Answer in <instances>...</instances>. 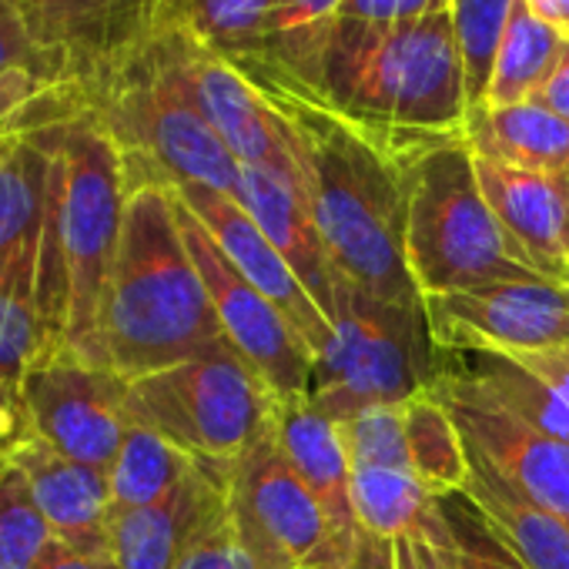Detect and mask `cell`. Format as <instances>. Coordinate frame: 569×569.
<instances>
[{"instance_id": "4dcf8cb0", "label": "cell", "mask_w": 569, "mask_h": 569, "mask_svg": "<svg viewBox=\"0 0 569 569\" xmlns=\"http://www.w3.org/2000/svg\"><path fill=\"white\" fill-rule=\"evenodd\" d=\"M352 506L359 529L382 542H399L432 506L412 466H352Z\"/></svg>"}, {"instance_id": "f6af8a7d", "label": "cell", "mask_w": 569, "mask_h": 569, "mask_svg": "<svg viewBox=\"0 0 569 569\" xmlns=\"http://www.w3.org/2000/svg\"><path fill=\"white\" fill-rule=\"evenodd\" d=\"M526 8L569 41V0H526Z\"/></svg>"}, {"instance_id": "44dd1931", "label": "cell", "mask_w": 569, "mask_h": 569, "mask_svg": "<svg viewBox=\"0 0 569 569\" xmlns=\"http://www.w3.org/2000/svg\"><path fill=\"white\" fill-rule=\"evenodd\" d=\"M228 496V486L204 466L161 502L111 516V559L118 569H178L181 552L204 512Z\"/></svg>"}, {"instance_id": "603a6c76", "label": "cell", "mask_w": 569, "mask_h": 569, "mask_svg": "<svg viewBox=\"0 0 569 569\" xmlns=\"http://www.w3.org/2000/svg\"><path fill=\"white\" fill-rule=\"evenodd\" d=\"M469 476L462 492L489 519L499 539L526 569H569V522L522 496L482 456L466 449Z\"/></svg>"}, {"instance_id": "ac0fdd59", "label": "cell", "mask_w": 569, "mask_h": 569, "mask_svg": "<svg viewBox=\"0 0 569 569\" xmlns=\"http://www.w3.org/2000/svg\"><path fill=\"white\" fill-rule=\"evenodd\" d=\"M472 161L499 224L546 281L569 284V174L519 171L486 158Z\"/></svg>"}, {"instance_id": "7402d4cb", "label": "cell", "mask_w": 569, "mask_h": 569, "mask_svg": "<svg viewBox=\"0 0 569 569\" xmlns=\"http://www.w3.org/2000/svg\"><path fill=\"white\" fill-rule=\"evenodd\" d=\"M396 569H526L476 502L459 489L432 496L409 536L396 542Z\"/></svg>"}, {"instance_id": "e575fe53", "label": "cell", "mask_w": 569, "mask_h": 569, "mask_svg": "<svg viewBox=\"0 0 569 569\" xmlns=\"http://www.w3.org/2000/svg\"><path fill=\"white\" fill-rule=\"evenodd\" d=\"M512 4L516 0H449V21H452L456 48L462 58L469 111L479 108L486 98L492 61H496L499 41L506 34Z\"/></svg>"}, {"instance_id": "ba28073f", "label": "cell", "mask_w": 569, "mask_h": 569, "mask_svg": "<svg viewBox=\"0 0 569 569\" xmlns=\"http://www.w3.org/2000/svg\"><path fill=\"white\" fill-rule=\"evenodd\" d=\"M332 346L312 362L306 399L332 422L376 406H406L436 379V339L426 306H392L336 278Z\"/></svg>"}, {"instance_id": "60d3db41", "label": "cell", "mask_w": 569, "mask_h": 569, "mask_svg": "<svg viewBox=\"0 0 569 569\" xmlns=\"http://www.w3.org/2000/svg\"><path fill=\"white\" fill-rule=\"evenodd\" d=\"M28 432H31V422H28L18 382L0 379V459H4L11 446L24 439Z\"/></svg>"}, {"instance_id": "9c48e42d", "label": "cell", "mask_w": 569, "mask_h": 569, "mask_svg": "<svg viewBox=\"0 0 569 569\" xmlns=\"http://www.w3.org/2000/svg\"><path fill=\"white\" fill-rule=\"evenodd\" d=\"M228 512L254 569H302L316 562L352 569L322 502L284 459L274 429L234 466Z\"/></svg>"}, {"instance_id": "d6a6232c", "label": "cell", "mask_w": 569, "mask_h": 569, "mask_svg": "<svg viewBox=\"0 0 569 569\" xmlns=\"http://www.w3.org/2000/svg\"><path fill=\"white\" fill-rule=\"evenodd\" d=\"M51 148L44 128L14 134L0 158V251L44 214Z\"/></svg>"}, {"instance_id": "ab89813d", "label": "cell", "mask_w": 569, "mask_h": 569, "mask_svg": "<svg viewBox=\"0 0 569 569\" xmlns=\"http://www.w3.org/2000/svg\"><path fill=\"white\" fill-rule=\"evenodd\" d=\"M449 11V0H346L339 21H362V24H402L419 21L429 14Z\"/></svg>"}, {"instance_id": "83f0119b", "label": "cell", "mask_w": 569, "mask_h": 569, "mask_svg": "<svg viewBox=\"0 0 569 569\" xmlns=\"http://www.w3.org/2000/svg\"><path fill=\"white\" fill-rule=\"evenodd\" d=\"M562 48L566 38L546 21H539L526 8V0H516L479 108H509V104L532 101L542 81L549 78V71L556 68Z\"/></svg>"}, {"instance_id": "2e32d148", "label": "cell", "mask_w": 569, "mask_h": 569, "mask_svg": "<svg viewBox=\"0 0 569 569\" xmlns=\"http://www.w3.org/2000/svg\"><path fill=\"white\" fill-rule=\"evenodd\" d=\"M171 191L208 228V234L218 241V248L228 254V261L284 319H289V326L299 332V339L306 342L312 359H319L332 346L336 326L319 309V302L302 284V278L292 271V264L281 258V251L254 224V218L231 194H221L204 184H171Z\"/></svg>"}, {"instance_id": "b9f144b4", "label": "cell", "mask_w": 569, "mask_h": 569, "mask_svg": "<svg viewBox=\"0 0 569 569\" xmlns=\"http://www.w3.org/2000/svg\"><path fill=\"white\" fill-rule=\"evenodd\" d=\"M536 104H542L546 111H552L556 118L569 121V41L556 61V68L549 71V78L542 81V88L532 98Z\"/></svg>"}, {"instance_id": "1f68e13d", "label": "cell", "mask_w": 569, "mask_h": 569, "mask_svg": "<svg viewBox=\"0 0 569 569\" xmlns=\"http://www.w3.org/2000/svg\"><path fill=\"white\" fill-rule=\"evenodd\" d=\"M406 442L412 472L419 476L429 496H449L466 486L469 459L462 436L432 392H422L406 402Z\"/></svg>"}, {"instance_id": "ffe728a7", "label": "cell", "mask_w": 569, "mask_h": 569, "mask_svg": "<svg viewBox=\"0 0 569 569\" xmlns=\"http://www.w3.org/2000/svg\"><path fill=\"white\" fill-rule=\"evenodd\" d=\"M274 439L292 462V469L302 476V482L316 492L322 502L339 542L356 559L362 529L352 506V462L342 446L339 426L316 412L309 402H278L274 416Z\"/></svg>"}, {"instance_id": "484cf974", "label": "cell", "mask_w": 569, "mask_h": 569, "mask_svg": "<svg viewBox=\"0 0 569 569\" xmlns=\"http://www.w3.org/2000/svg\"><path fill=\"white\" fill-rule=\"evenodd\" d=\"M436 369L456 372L472 382L506 412L519 416L532 429L569 442V399L542 382L519 359L486 349H442L436 346Z\"/></svg>"}, {"instance_id": "d590c367", "label": "cell", "mask_w": 569, "mask_h": 569, "mask_svg": "<svg viewBox=\"0 0 569 569\" xmlns=\"http://www.w3.org/2000/svg\"><path fill=\"white\" fill-rule=\"evenodd\" d=\"M84 104L74 91L51 88L38 74H8L0 78V138L51 128Z\"/></svg>"}, {"instance_id": "6da1fadb", "label": "cell", "mask_w": 569, "mask_h": 569, "mask_svg": "<svg viewBox=\"0 0 569 569\" xmlns=\"http://www.w3.org/2000/svg\"><path fill=\"white\" fill-rule=\"evenodd\" d=\"M251 84L292 124L306 198L336 274L372 299L419 309L422 292L406 261L402 161L302 88Z\"/></svg>"}, {"instance_id": "7dc6e473", "label": "cell", "mask_w": 569, "mask_h": 569, "mask_svg": "<svg viewBox=\"0 0 569 569\" xmlns=\"http://www.w3.org/2000/svg\"><path fill=\"white\" fill-rule=\"evenodd\" d=\"M18 4H21V11L31 18V14H34V8H38V0H18Z\"/></svg>"}, {"instance_id": "8fae6325", "label": "cell", "mask_w": 569, "mask_h": 569, "mask_svg": "<svg viewBox=\"0 0 569 569\" xmlns=\"http://www.w3.org/2000/svg\"><path fill=\"white\" fill-rule=\"evenodd\" d=\"M174 208H178V224H181L184 244H188L191 261L204 281L208 299L218 312L224 336L261 372V379L278 396V402L306 399L316 359L306 349V342L299 339V332L228 261V254L218 248V241L208 234V228L178 201V194H174Z\"/></svg>"}, {"instance_id": "4316f807", "label": "cell", "mask_w": 569, "mask_h": 569, "mask_svg": "<svg viewBox=\"0 0 569 569\" xmlns=\"http://www.w3.org/2000/svg\"><path fill=\"white\" fill-rule=\"evenodd\" d=\"M44 214L0 251V379L21 382L41 352Z\"/></svg>"}, {"instance_id": "836d02e7", "label": "cell", "mask_w": 569, "mask_h": 569, "mask_svg": "<svg viewBox=\"0 0 569 569\" xmlns=\"http://www.w3.org/2000/svg\"><path fill=\"white\" fill-rule=\"evenodd\" d=\"M58 542L44 512L38 509L24 472L0 459V569H38Z\"/></svg>"}, {"instance_id": "cb8c5ba5", "label": "cell", "mask_w": 569, "mask_h": 569, "mask_svg": "<svg viewBox=\"0 0 569 569\" xmlns=\"http://www.w3.org/2000/svg\"><path fill=\"white\" fill-rule=\"evenodd\" d=\"M462 141L472 158L519 171L569 174V121L536 101L509 108H472L462 121Z\"/></svg>"}, {"instance_id": "7a4b0ae2", "label": "cell", "mask_w": 569, "mask_h": 569, "mask_svg": "<svg viewBox=\"0 0 569 569\" xmlns=\"http://www.w3.org/2000/svg\"><path fill=\"white\" fill-rule=\"evenodd\" d=\"M44 138L51 174L41 238V352H71L101 366V312L128 208L124 154L88 108L44 128Z\"/></svg>"}, {"instance_id": "8d00e7d4", "label": "cell", "mask_w": 569, "mask_h": 569, "mask_svg": "<svg viewBox=\"0 0 569 569\" xmlns=\"http://www.w3.org/2000/svg\"><path fill=\"white\" fill-rule=\"evenodd\" d=\"M336 426L352 466H412L406 442V406H376Z\"/></svg>"}, {"instance_id": "ee69618b", "label": "cell", "mask_w": 569, "mask_h": 569, "mask_svg": "<svg viewBox=\"0 0 569 569\" xmlns=\"http://www.w3.org/2000/svg\"><path fill=\"white\" fill-rule=\"evenodd\" d=\"M38 569H118V566L111 556H91V552H78L71 546L54 542Z\"/></svg>"}, {"instance_id": "7bdbcfd3", "label": "cell", "mask_w": 569, "mask_h": 569, "mask_svg": "<svg viewBox=\"0 0 569 569\" xmlns=\"http://www.w3.org/2000/svg\"><path fill=\"white\" fill-rule=\"evenodd\" d=\"M526 369H532L542 382H549L559 396L569 399V349L559 352H542V356H512Z\"/></svg>"}, {"instance_id": "4fadbf2b", "label": "cell", "mask_w": 569, "mask_h": 569, "mask_svg": "<svg viewBox=\"0 0 569 569\" xmlns=\"http://www.w3.org/2000/svg\"><path fill=\"white\" fill-rule=\"evenodd\" d=\"M429 392L452 416L466 449L482 456L522 496L569 522V442L532 429L456 372L436 369Z\"/></svg>"}, {"instance_id": "e0dca14e", "label": "cell", "mask_w": 569, "mask_h": 569, "mask_svg": "<svg viewBox=\"0 0 569 569\" xmlns=\"http://www.w3.org/2000/svg\"><path fill=\"white\" fill-rule=\"evenodd\" d=\"M8 459L24 472L38 509L61 546L111 556V482L104 469L64 459L34 432L18 439Z\"/></svg>"}, {"instance_id": "30bf717a", "label": "cell", "mask_w": 569, "mask_h": 569, "mask_svg": "<svg viewBox=\"0 0 569 569\" xmlns=\"http://www.w3.org/2000/svg\"><path fill=\"white\" fill-rule=\"evenodd\" d=\"M31 432L64 459L111 469L131 432L128 382L71 352H41L18 382Z\"/></svg>"}, {"instance_id": "5b68a950", "label": "cell", "mask_w": 569, "mask_h": 569, "mask_svg": "<svg viewBox=\"0 0 569 569\" xmlns=\"http://www.w3.org/2000/svg\"><path fill=\"white\" fill-rule=\"evenodd\" d=\"M402 188L406 261L422 302L492 281H546L489 208L462 138L409 154Z\"/></svg>"}, {"instance_id": "d4e9b609", "label": "cell", "mask_w": 569, "mask_h": 569, "mask_svg": "<svg viewBox=\"0 0 569 569\" xmlns=\"http://www.w3.org/2000/svg\"><path fill=\"white\" fill-rule=\"evenodd\" d=\"M342 4L346 0H278L254 51L231 64L251 81H281L309 91Z\"/></svg>"}, {"instance_id": "277c9868", "label": "cell", "mask_w": 569, "mask_h": 569, "mask_svg": "<svg viewBox=\"0 0 569 569\" xmlns=\"http://www.w3.org/2000/svg\"><path fill=\"white\" fill-rule=\"evenodd\" d=\"M221 339L224 329L184 244L171 188L134 184L101 312V366L134 382Z\"/></svg>"}, {"instance_id": "d6986e66", "label": "cell", "mask_w": 569, "mask_h": 569, "mask_svg": "<svg viewBox=\"0 0 569 569\" xmlns=\"http://www.w3.org/2000/svg\"><path fill=\"white\" fill-rule=\"evenodd\" d=\"M238 204L254 218V224L268 234V241L302 278V284L312 292L319 309L332 319L339 274L329 261L322 231L312 218L302 174L271 171V168H241Z\"/></svg>"}, {"instance_id": "7c38bea8", "label": "cell", "mask_w": 569, "mask_h": 569, "mask_svg": "<svg viewBox=\"0 0 569 569\" xmlns=\"http://www.w3.org/2000/svg\"><path fill=\"white\" fill-rule=\"evenodd\" d=\"M436 346L542 356L569 349V284L492 281L422 302Z\"/></svg>"}, {"instance_id": "5bb4252c", "label": "cell", "mask_w": 569, "mask_h": 569, "mask_svg": "<svg viewBox=\"0 0 569 569\" xmlns=\"http://www.w3.org/2000/svg\"><path fill=\"white\" fill-rule=\"evenodd\" d=\"M161 34H168L171 41L181 81L194 108L214 128V134L224 141V148L241 168L302 174L292 124L228 58L214 54L178 28H164Z\"/></svg>"}, {"instance_id": "9a60e30c", "label": "cell", "mask_w": 569, "mask_h": 569, "mask_svg": "<svg viewBox=\"0 0 569 569\" xmlns=\"http://www.w3.org/2000/svg\"><path fill=\"white\" fill-rule=\"evenodd\" d=\"M28 24L41 48L48 81L74 91L81 101L151 34L148 0H38Z\"/></svg>"}, {"instance_id": "bcb514c9", "label": "cell", "mask_w": 569, "mask_h": 569, "mask_svg": "<svg viewBox=\"0 0 569 569\" xmlns=\"http://www.w3.org/2000/svg\"><path fill=\"white\" fill-rule=\"evenodd\" d=\"M164 4H168V0H148V31H154V24H158ZM148 38H151V34H148Z\"/></svg>"}, {"instance_id": "74e56055", "label": "cell", "mask_w": 569, "mask_h": 569, "mask_svg": "<svg viewBox=\"0 0 569 569\" xmlns=\"http://www.w3.org/2000/svg\"><path fill=\"white\" fill-rule=\"evenodd\" d=\"M178 569H254V559L241 546L238 529L231 522L228 496L218 499L194 526Z\"/></svg>"}, {"instance_id": "f546056e", "label": "cell", "mask_w": 569, "mask_h": 569, "mask_svg": "<svg viewBox=\"0 0 569 569\" xmlns=\"http://www.w3.org/2000/svg\"><path fill=\"white\" fill-rule=\"evenodd\" d=\"M274 8L278 0H168L151 34L178 28L214 54L238 61L254 51Z\"/></svg>"}, {"instance_id": "f1b7e54d", "label": "cell", "mask_w": 569, "mask_h": 569, "mask_svg": "<svg viewBox=\"0 0 569 569\" xmlns=\"http://www.w3.org/2000/svg\"><path fill=\"white\" fill-rule=\"evenodd\" d=\"M194 466L198 462L184 449L168 442L164 436L144 426H131V432L124 436L108 469L111 509L131 512V509H144V506L168 499L194 472Z\"/></svg>"}, {"instance_id": "52a82bcc", "label": "cell", "mask_w": 569, "mask_h": 569, "mask_svg": "<svg viewBox=\"0 0 569 569\" xmlns=\"http://www.w3.org/2000/svg\"><path fill=\"white\" fill-rule=\"evenodd\" d=\"M128 416L228 486L234 466L274 429L278 396L224 336L188 362L128 382Z\"/></svg>"}, {"instance_id": "8992f818", "label": "cell", "mask_w": 569, "mask_h": 569, "mask_svg": "<svg viewBox=\"0 0 569 569\" xmlns=\"http://www.w3.org/2000/svg\"><path fill=\"white\" fill-rule=\"evenodd\" d=\"M84 108L118 141L128 191L144 181L204 184L238 201L241 164L194 108L168 34H151Z\"/></svg>"}, {"instance_id": "c3c4849f", "label": "cell", "mask_w": 569, "mask_h": 569, "mask_svg": "<svg viewBox=\"0 0 569 569\" xmlns=\"http://www.w3.org/2000/svg\"><path fill=\"white\" fill-rule=\"evenodd\" d=\"M302 569H342V566H329V562H316V566H302Z\"/></svg>"}, {"instance_id": "f35d334b", "label": "cell", "mask_w": 569, "mask_h": 569, "mask_svg": "<svg viewBox=\"0 0 569 569\" xmlns=\"http://www.w3.org/2000/svg\"><path fill=\"white\" fill-rule=\"evenodd\" d=\"M8 74H38L41 81H48L41 48L18 0H0V78Z\"/></svg>"}, {"instance_id": "681fc988", "label": "cell", "mask_w": 569, "mask_h": 569, "mask_svg": "<svg viewBox=\"0 0 569 569\" xmlns=\"http://www.w3.org/2000/svg\"><path fill=\"white\" fill-rule=\"evenodd\" d=\"M8 144H11V138H0V158H4V151H8Z\"/></svg>"}, {"instance_id": "3957f363", "label": "cell", "mask_w": 569, "mask_h": 569, "mask_svg": "<svg viewBox=\"0 0 569 569\" xmlns=\"http://www.w3.org/2000/svg\"><path fill=\"white\" fill-rule=\"evenodd\" d=\"M306 94L379 138L399 161L462 138L469 101L449 11L402 24L336 21Z\"/></svg>"}]
</instances>
